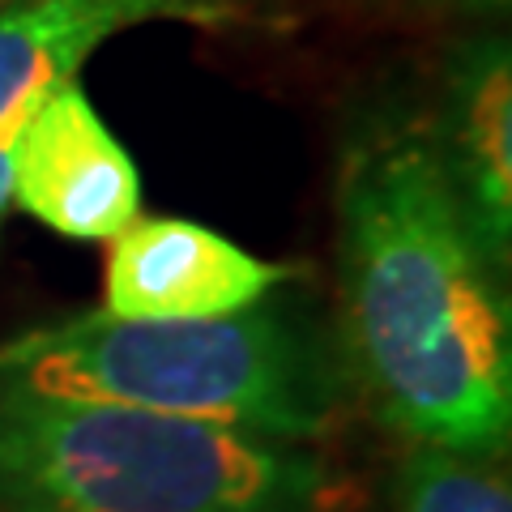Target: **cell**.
Segmentation results:
<instances>
[{
	"label": "cell",
	"mask_w": 512,
	"mask_h": 512,
	"mask_svg": "<svg viewBox=\"0 0 512 512\" xmlns=\"http://www.w3.org/2000/svg\"><path fill=\"white\" fill-rule=\"evenodd\" d=\"M346 338L397 431L466 457L512 440V320L491 256L448 188L431 128L350 141L338 184Z\"/></svg>",
	"instance_id": "6da1fadb"
},
{
	"label": "cell",
	"mask_w": 512,
	"mask_h": 512,
	"mask_svg": "<svg viewBox=\"0 0 512 512\" xmlns=\"http://www.w3.org/2000/svg\"><path fill=\"white\" fill-rule=\"evenodd\" d=\"M22 124V120H18ZM18 124L0 128V222L5 214L13 210V167H9V150H13V133H18Z\"/></svg>",
	"instance_id": "9c48e42d"
},
{
	"label": "cell",
	"mask_w": 512,
	"mask_h": 512,
	"mask_svg": "<svg viewBox=\"0 0 512 512\" xmlns=\"http://www.w3.org/2000/svg\"><path fill=\"white\" fill-rule=\"evenodd\" d=\"M393 512H512V483L487 457L414 444L393 478Z\"/></svg>",
	"instance_id": "ba28073f"
},
{
	"label": "cell",
	"mask_w": 512,
	"mask_h": 512,
	"mask_svg": "<svg viewBox=\"0 0 512 512\" xmlns=\"http://www.w3.org/2000/svg\"><path fill=\"white\" fill-rule=\"evenodd\" d=\"M0 380L47 397L316 440L338 414V372L299 312L252 303L210 320L69 316L0 346Z\"/></svg>",
	"instance_id": "7a4b0ae2"
},
{
	"label": "cell",
	"mask_w": 512,
	"mask_h": 512,
	"mask_svg": "<svg viewBox=\"0 0 512 512\" xmlns=\"http://www.w3.org/2000/svg\"><path fill=\"white\" fill-rule=\"evenodd\" d=\"M13 205L47 231L111 244L141 214V175L82 82L47 90L13 133Z\"/></svg>",
	"instance_id": "277c9868"
},
{
	"label": "cell",
	"mask_w": 512,
	"mask_h": 512,
	"mask_svg": "<svg viewBox=\"0 0 512 512\" xmlns=\"http://www.w3.org/2000/svg\"><path fill=\"white\" fill-rule=\"evenodd\" d=\"M427 5H453V9H474V13H495V9H508V0H427Z\"/></svg>",
	"instance_id": "30bf717a"
},
{
	"label": "cell",
	"mask_w": 512,
	"mask_h": 512,
	"mask_svg": "<svg viewBox=\"0 0 512 512\" xmlns=\"http://www.w3.org/2000/svg\"><path fill=\"white\" fill-rule=\"evenodd\" d=\"M320 487L286 440L0 380V512H312Z\"/></svg>",
	"instance_id": "3957f363"
},
{
	"label": "cell",
	"mask_w": 512,
	"mask_h": 512,
	"mask_svg": "<svg viewBox=\"0 0 512 512\" xmlns=\"http://www.w3.org/2000/svg\"><path fill=\"white\" fill-rule=\"evenodd\" d=\"M227 18L218 0H13L0 5V128L18 124L47 90L77 82L107 39L146 22Z\"/></svg>",
	"instance_id": "52a82bcc"
},
{
	"label": "cell",
	"mask_w": 512,
	"mask_h": 512,
	"mask_svg": "<svg viewBox=\"0 0 512 512\" xmlns=\"http://www.w3.org/2000/svg\"><path fill=\"white\" fill-rule=\"evenodd\" d=\"M440 171L470 231L495 265L512 248V52L508 35L466 43L448 64L444 107L431 128Z\"/></svg>",
	"instance_id": "8992f818"
},
{
	"label": "cell",
	"mask_w": 512,
	"mask_h": 512,
	"mask_svg": "<svg viewBox=\"0 0 512 512\" xmlns=\"http://www.w3.org/2000/svg\"><path fill=\"white\" fill-rule=\"evenodd\" d=\"M282 278V265L201 222L137 214L111 239L103 312L124 320H210L269 299Z\"/></svg>",
	"instance_id": "5b68a950"
}]
</instances>
